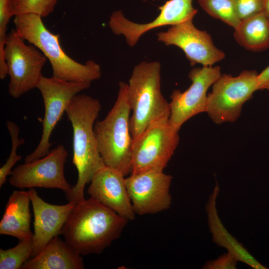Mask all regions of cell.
I'll return each instance as SVG.
<instances>
[{
  "mask_svg": "<svg viewBox=\"0 0 269 269\" xmlns=\"http://www.w3.org/2000/svg\"><path fill=\"white\" fill-rule=\"evenodd\" d=\"M102 106L99 100L86 94L76 95L65 113L73 129L72 162L78 172L77 181L66 193L68 202L85 199L84 188L96 173L105 165L99 152L94 127Z\"/></svg>",
  "mask_w": 269,
  "mask_h": 269,
  "instance_id": "1",
  "label": "cell"
},
{
  "mask_svg": "<svg viewBox=\"0 0 269 269\" xmlns=\"http://www.w3.org/2000/svg\"><path fill=\"white\" fill-rule=\"evenodd\" d=\"M128 221L90 197L75 204L61 234L81 255L98 254L119 238Z\"/></svg>",
  "mask_w": 269,
  "mask_h": 269,
  "instance_id": "2",
  "label": "cell"
},
{
  "mask_svg": "<svg viewBox=\"0 0 269 269\" xmlns=\"http://www.w3.org/2000/svg\"><path fill=\"white\" fill-rule=\"evenodd\" d=\"M42 18L35 13L21 14L14 16L13 23L18 34L36 47L48 59L52 76L69 82L89 84L100 79V65L91 60L82 64L69 57L60 44V35L51 32Z\"/></svg>",
  "mask_w": 269,
  "mask_h": 269,
  "instance_id": "3",
  "label": "cell"
},
{
  "mask_svg": "<svg viewBox=\"0 0 269 269\" xmlns=\"http://www.w3.org/2000/svg\"><path fill=\"white\" fill-rule=\"evenodd\" d=\"M127 84V99L132 112L130 130L134 140L153 122L169 118L170 108L161 91L159 62L142 61L135 65Z\"/></svg>",
  "mask_w": 269,
  "mask_h": 269,
  "instance_id": "4",
  "label": "cell"
},
{
  "mask_svg": "<svg viewBox=\"0 0 269 269\" xmlns=\"http://www.w3.org/2000/svg\"><path fill=\"white\" fill-rule=\"evenodd\" d=\"M128 84L121 81L117 99L107 115L96 121L94 130L104 164L125 176L131 173L133 139L130 130L131 109L127 99Z\"/></svg>",
  "mask_w": 269,
  "mask_h": 269,
  "instance_id": "5",
  "label": "cell"
},
{
  "mask_svg": "<svg viewBox=\"0 0 269 269\" xmlns=\"http://www.w3.org/2000/svg\"><path fill=\"white\" fill-rule=\"evenodd\" d=\"M178 132L169 118L151 123L133 140L130 174L163 171L178 145Z\"/></svg>",
  "mask_w": 269,
  "mask_h": 269,
  "instance_id": "6",
  "label": "cell"
},
{
  "mask_svg": "<svg viewBox=\"0 0 269 269\" xmlns=\"http://www.w3.org/2000/svg\"><path fill=\"white\" fill-rule=\"evenodd\" d=\"M258 75L255 70H244L237 76L221 74L207 95L206 113L214 123L237 121L244 104L259 90Z\"/></svg>",
  "mask_w": 269,
  "mask_h": 269,
  "instance_id": "7",
  "label": "cell"
},
{
  "mask_svg": "<svg viewBox=\"0 0 269 269\" xmlns=\"http://www.w3.org/2000/svg\"><path fill=\"white\" fill-rule=\"evenodd\" d=\"M24 40L12 29L7 34L4 48L9 76L8 92L15 99L37 87L47 59L36 47L26 44Z\"/></svg>",
  "mask_w": 269,
  "mask_h": 269,
  "instance_id": "8",
  "label": "cell"
},
{
  "mask_svg": "<svg viewBox=\"0 0 269 269\" xmlns=\"http://www.w3.org/2000/svg\"><path fill=\"white\" fill-rule=\"evenodd\" d=\"M90 85L42 76L36 87L41 94L44 106L41 136L36 148L25 156L24 162L42 158L50 152L51 135L68 105L74 96L89 88Z\"/></svg>",
  "mask_w": 269,
  "mask_h": 269,
  "instance_id": "9",
  "label": "cell"
},
{
  "mask_svg": "<svg viewBox=\"0 0 269 269\" xmlns=\"http://www.w3.org/2000/svg\"><path fill=\"white\" fill-rule=\"evenodd\" d=\"M67 156L64 146L59 144L45 156L16 166L9 174V183L19 189L57 188L66 194L72 188L64 172Z\"/></svg>",
  "mask_w": 269,
  "mask_h": 269,
  "instance_id": "10",
  "label": "cell"
},
{
  "mask_svg": "<svg viewBox=\"0 0 269 269\" xmlns=\"http://www.w3.org/2000/svg\"><path fill=\"white\" fill-rule=\"evenodd\" d=\"M219 66H203L191 70L189 87L183 92L174 90L170 95L169 121L179 131L181 126L193 116L206 112L207 92L221 75Z\"/></svg>",
  "mask_w": 269,
  "mask_h": 269,
  "instance_id": "11",
  "label": "cell"
},
{
  "mask_svg": "<svg viewBox=\"0 0 269 269\" xmlns=\"http://www.w3.org/2000/svg\"><path fill=\"white\" fill-rule=\"evenodd\" d=\"M172 177L163 171L130 174L126 184L136 214H153L168 209L172 198L170 188Z\"/></svg>",
  "mask_w": 269,
  "mask_h": 269,
  "instance_id": "12",
  "label": "cell"
},
{
  "mask_svg": "<svg viewBox=\"0 0 269 269\" xmlns=\"http://www.w3.org/2000/svg\"><path fill=\"white\" fill-rule=\"evenodd\" d=\"M192 21L171 26L167 31L157 33V40L166 46L180 48L191 66H212L224 59L225 53L214 45L210 34L196 28Z\"/></svg>",
  "mask_w": 269,
  "mask_h": 269,
  "instance_id": "13",
  "label": "cell"
},
{
  "mask_svg": "<svg viewBox=\"0 0 269 269\" xmlns=\"http://www.w3.org/2000/svg\"><path fill=\"white\" fill-rule=\"evenodd\" d=\"M193 0H169L159 7L160 13L152 21L138 23L127 19L120 10L111 15L109 26L116 35L124 36L127 43L133 47L145 32L166 25H174L193 20L197 9L192 5Z\"/></svg>",
  "mask_w": 269,
  "mask_h": 269,
  "instance_id": "14",
  "label": "cell"
},
{
  "mask_svg": "<svg viewBox=\"0 0 269 269\" xmlns=\"http://www.w3.org/2000/svg\"><path fill=\"white\" fill-rule=\"evenodd\" d=\"M125 176L119 171L104 166L94 175L87 192L90 197L127 220H133L135 213L126 184Z\"/></svg>",
  "mask_w": 269,
  "mask_h": 269,
  "instance_id": "15",
  "label": "cell"
},
{
  "mask_svg": "<svg viewBox=\"0 0 269 269\" xmlns=\"http://www.w3.org/2000/svg\"><path fill=\"white\" fill-rule=\"evenodd\" d=\"M31 203L34 214L33 248L31 258L36 256L61 230L75 203L69 202L58 205L44 201L34 188H29Z\"/></svg>",
  "mask_w": 269,
  "mask_h": 269,
  "instance_id": "16",
  "label": "cell"
},
{
  "mask_svg": "<svg viewBox=\"0 0 269 269\" xmlns=\"http://www.w3.org/2000/svg\"><path fill=\"white\" fill-rule=\"evenodd\" d=\"M219 192L220 187L216 182L205 207L212 241L219 247L227 249L228 252L238 261L243 262L254 269H267V268L259 262L224 227L219 218L216 207V200Z\"/></svg>",
  "mask_w": 269,
  "mask_h": 269,
  "instance_id": "17",
  "label": "cell"
},
{
  "mask_svg": "<svg viewBox=\"0 0 269 269\" xmlns=\"http://www.w3.org/2000/svg\"><path fill=\"white\" fill-rule=\"evenodd\" d=\"M81 255L56 236L35 257L27 260L22 269H83Z\"/></svg>",
  "mask_w": 269,
  "mask_h": 269,
  "instance_id": "18",
  "label": "cell"
},
{
  "mask_svg": "<svg viewBox=\"0 0 269 269\" xmlns=\"http://www.w3.org/2000/svg\"><path fill=\"white\" fill-rule=\"evenodd\" d=\"M28 191L14 190L9 197L0 222V234L19 240L33 238Z\"/></svg>",
  "mask_w": 269,
  "mask_h": 269,
  "instance_id": "19",
  "label": "cell"
},
{
  "mask_svg": "<svg viewBox=\"0 0 269 269\" xmlns=\"http://www.w3.org/2000/svg\"><path fill=\"white\" fill-rule=\"evenodd\" d=\"M236 42L246 49L260 52L269 48V20L263 11L243 19L234 29Z\"/></svg>",
  "mask_w": 269,
  "mask_h": 269,
  "instance_id": "20",
  "label": "cell"
},
{
  "mask_svg": "<svg viewBox=\"0 0 269 269\" xmlns=\"http://www.w3.org/2000/svg\"><path fill=\"white\" fill-rule=\"evenodd\" d=\"M200 7L209 15L236 28L241 20L233 0H198Z\"/></svg>",
  "mask_w": 269,
  "mask_h": 269,
  "instance_id": "21",
  "label": "cell"
},
{
  "mask_svg": "<svg viewBox=\"0 0 269 269\" xmlns=\"http://www.w3.org/2000/svg\"><path fill=\"white\" fill-rule=\"evenodd\" d=\"M14 247L7 250L0 249V269H19L31 258L33 238L19 240Z\"/></svg>",
  "mask_w": 269,
  "mask_h": 269,
  "instance_id": "22",
  "label": "cell"
},
{
  "mask_svg": "<svg viewBox=\"0 0 269 269\" xmlns=\"http://www.w3.org/2000/svg\"><path fill=\"white\" fill-rule=\"evenodd\" d=\"M58 0H10L14 15L35 13L46 17L54 10Z\"/></svg>",
  "mask_w": 269,
  "mask_h": 269,
  "instance_id": "23",
  "label": "cell"
},
{
  "mask_svg": "<svg viewBox=\"0 0 269 269\" xmlns=\"http://www.w3.org/2000/svg\"><path fill=\"white\" fill-rule=\"evenodd\" d=\"M6 128L9 133L11 141V148L9 157L5 163L0 168V187L6 180L11 169L17 161L21 159V156L16 153L18 148L24 143L23 138H19V128L13 122L7 121Z\"/></svg>",
  "mask_w": 269,
  "mask_h": 269,
  "instance_id": "24",
  "label": "cell"
},
{
  "mask_svg": "<svg viewBox=\"0 0 269 269\" xmlns=\"http://www.w3.org/2000/svg\"><path fill=\"white\" fill-rule=\"evenodd\" d=\"M12 16L14 15L10 0H0V79L2 80L8 75L4 48L8 34L7 24Z\"/></svg>",
  "mask_w": 269,
  "mask_h": 269,
  "instance_id": "25",
  "label": "cell"
},
{
  "mask_svg": "<svg viewBox=\"0 0 269 269\" xmlns=\"http://www.w3.org/2000/svg\"><path fill=\"white\" fill-rule=\"evenodd\" d=\"M265 0H233L237 13L242 20L263 11Z\"/></svg>",
  "mask_w": 269,
  "mask_h": 269,
  "instance_id": "26",
  "label": "cell"
},
{
  "mask_svg": "<svg viewBox=\"0 0 269 269\" xmlns=\"http://www.w3.org/2000/svg\"><path fill=\"white\" fill-rule=\"evenodd\" d=\"M238 261L227 252L218 259L207 262L203 266L205 269H234Z\"/></svg>",
  "mask_w": 269,
  "mask_h": 269,
  "instance_id": "27",
  "label": "cell"
},
{
  "mask_svg": "<svg viewBox=\"0 0 269 269\" xmlns=\"http://www.w3.org/2000/svg\"><path fill=\"white\" fill-rule=\"evenodd\" d=\"M259 90H265L269 86V65L258 75Z\"/></svg>",
  "mask_w": 269,
  "mask_h": 269,
  "instance_id": "28",
  "label": "cell"
},
{
  "mask_svg": "<svg viewBox=\"0 0 269 269\" xmlns=\"http://www.w3.org/2000/svg\"><path fill=\"white\" fill-rule=\"evenodd\" d=\"M263 12L269 20V0H265Z\"/></svg>",
  "mask_w": 269,
  "mask_h": 269,
  "instance_id": "29",
  "label": "cell"
},
{
  "mask_svg": "<svg viewBox=\"0 0 269 269\" xmlns=\"http://www.w3.org/2000/svg\"><path fill=\"white\" fill-rule=\"evenodd\" d=\"M265 90H267L268 91H269V86H268V87H267V88H266V89H265Z\"/></svg>",
  "mask_w": 269,
  "mask_h": 269,
  "instance_id": "30",
  "label": "cell"
}]
</instances>
